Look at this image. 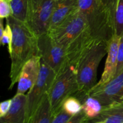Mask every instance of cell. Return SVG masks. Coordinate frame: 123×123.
<instances>
[{
    "instance_id": "obj_13",
    "label": "cell",
    "mask_w": 123,
    "mask_h": 123,
    "mask_svg": "<svg viewBox=\"0 0 123 123\" xmlns=\"http://www.w3.org/2000/svg\"><path fill=\"white\" fill-rule=\"evenodd\" d=\"M12 100L10 110L0 118V123H25L26 94H16Z\"/></svg>"
},
{
    "instance_id": "obj_3",
    "label": "cell",
    "mask_w": 123,
    "mask_h": 123,
    "mask_svg": "<svg viewBox=\"0 0 123 123\" xmlns=\"http://www.w3.org/2000/svg\"><path fill=\"white\" fill-rule=\"evenodd\" d=\"M107 53L108 43L102 41L96 44L78 63L76 75L79 91L74 96L80 100L82 103L97 83L98 67Z\"/></svg>"
},
{
    "instance_id": "obj_21",
    "label": "cell",
    "mask_w": 123,
    "mask_h": 123,
    "mask_svg": "<svg viewBox=\"0 0 123 123\" xmlns=\"http://www.w3.org/2000/svg\"><path fill=\"white\" fill-rule=\"evenodd\" d=\"M123 71V34L120 37V43H119L118 50L117 66L115 76L118 75Z\"/></svg>"
},
{
    "instance_id": "obj_17",
    "label": "cell",
    "mask_w": 123,
    "mask_h": 123,
    "mask_svg": "<svg viewBox=\"0 0 123 123\" xmlns=\"http://www.w3.org/2000/svg\"><path fill=\"white\" fill-rule=\"evenodd\" d=\"M12 16L18 20L25 22L28 7V0H12L10 2Z\"/></svg>"
},
{
    "instance_id": "obj_8",
    "label": "cell",
    "mask_w": 123,
    "mask_h": 123,
    "mask_svg": "<svg viewBox=\"0 0 123 123\" xmlns=\"http://www.w3.org/2000/svg\"><path fill=\"white\" fill-rule=\"evenodd\" d=\"M54 0H28L25 24L37 36L48 33Z\"/></svg>"
},
{
    "instance_id": "obj_7",
    "label": "cell",
    "mask_w": 123,
    "mask_h": 123,
    "mask_svg": "<svg viewBox=\"0 0 123 123\" xmlns=\"http://www.w3.org/2000/svg\"><path fill=\"white\" fill-rule=\"evenodd\" d=\"M38 48L41 60L50 67L56 76L69 66L66 50L55 43L48 33L38 37Z\"/></svg>"
},
{
    "instance_id": "obj_26",
    "label": "cell",
    "mask_w": 123,
    "mask_h": 123,
    "mask_svg": "<svg viewBox=\"0 0 123 123\" xmlns=\"http://www.w3.org/2000/svg\"><path fill=\"white\" fill-rule=\"evenodd\" d=\"M91 123H104V122L103 121H97V122H94Z\"/></svg>"
},
{
    "instance_id": "obj_4",
    "label": "cell",
    "mask_w": 123,
    "mask_h": 123,
    "mask_svg": "<svg viewBox=\"0 0 123 123\" xmlns=\"http://www.w3.org/2000/svg\"><path fill=\"white\" fill-rule=\"evenodd\" d=\"M79 91L76 69L70 66L56 78L49 92L52 116L62 109L65 100Z\"/></svg>"
},
{
    "instance_id": "obj_9",
    "label": "cell",
    "mask_w": 123,
    "mask_h": 123,
    "mask_svg": "<svg viewBox=\"0 0 123 123\" xmlns=\"http://www.w3.org/2000/svg\"><path fill=\"white\" fill-rule=\"evenodd\" d=\"M88 96L100 101L103 106L123 103V71L102 86H94Z\"/></svg>"
},
{
    "instance_id": "obj_2",
    "label": "cell",
    "mask_w": 123,
    "mask_h": 123,
    "mask_svg": "<svg viewBox=\"0 0 123 123\" xmlns=\"http://www.w3.org/2000/svg\"><path fill=\"white\" fill-rule=\"evenodd\" d=\"M118 0H79V10L85 16L92 34L108 43L115 35Z\"/></svg>"
},
{
    "instance_id": "obj_12",
    "label": "cell",
    "mask_w": 123,
    "mask_h": 123,
    "mask_svg": "<svg viewBox=\"0 0 123 123\" xmlns=\"http://www.w3.org/2000/svg\"><path fill=\"white\" fill-rule=\"evenodd\" d=\"M78 10L79 0H54L49 30L60 25Z\"/></svg>"
},
{
    "instance_id": "obj_20",
    "label": "cell",
    "mask_w": 123,
    "mask_h": 123,
    "mask_svg": "<svg viewBox=\"0 0 123 123\" xmlns=\"http://www.w3.org/2000/svg\"><path fill=\"white\" fill-rule=\"evenodd\" d=\"M12 42H13V32L11 26L8 22H6V26L2 36H0V43L1 45H7V49L9 54L12 52Z\"/></svg>"
},
{
    "instance_id": "obj_22",
    "label": "cell",
    "mask_w": 123,
    "mask_h": 123,
    "mask_svg": "<svg viewBox=\"0 0 123 123\" xmlns=\"http://www.w3.org/2000/svg\"><path fill=\"white\" fill-rule=\"evenodd\" d=\"M12 15L10 2L6 0H0V18L7 19Z\"/></svg>"
},
{
    "instance_id": "obj_18",
    "label": "cell",
    "mask_w": 123,
    "mask_h": 123,
    "mask_svg": "<svg viewBox=\"0 0 123 123\" xmlns=\"http://www.w3.org/2000/svg\"><path fill=\"white\" fill-rule=\"evenodd\" d=\"M62 108L67 114L73 116L82 111V103L76 97L72 96L65 100Z\"/></svg>"
},
{
    "instance_id": "obj_23",
    "label": "cell",
    "mask_w": 123,
    "mask_h": 123,
    "mask_svg": "<svg viewBox=\"0 0 123 123\" xmlns=\"http://www.w3.org/2000/svg\"><path fill=\"white\" fill-rule=\"evenodd\" d=\"M72 117V115L67 114L62 108L61 110L53 115L50 123H65L68 121Z\"/></svg>"
},
{
    "instance_id": "obj_19",
    "label": "cell",
    "mask_w": 123,
    "mask_h": 123,
    "mask_svg": "<svg viewBox=\"0 0 123 123\" xmlns=\"http://www.w3.org/2000/svg\"><path fill=\"white\" fill-rule=\"evenodd\" d=\"M115 34L120 37L123 34V0H118L115 15Z\"/></svg>"
},
{
    "instance_id": "obj_10",
    "label": "cell",
    "mask_w": 123,
    "mask_h": 123,
    "mask_svg": "<svg viewBox=\"0 0 123 123\" xmlns=\"http://www.w3.org/2000/svg\"><path fill=\"white\" fill-rule=\"evenodd\" d=\"M41 68V57L36 55L23 66L18 82L16 94H25L34 86L38 79Z\"/></svg>"
},
{
    "instance_id": "obj_11",
    "label": "cell",
    "mask_w": 123,
    "mask_h": 123,
    "mask_svg": "<svg viewBox=\"0 0 123 123\" xmlns=\"http://www.w3.org/2000/svg\"><path fill=\"white\" fill-rule=\"evenodd\" d=\"M120 37L114 35L108 42V56L101 79L94 86H102L115 78Z\"/></svg>"
},
{
    "instance_id": "obj_1",
    "label": "cell",
    "mask_w": 123,
    "mask_h": 123,
    "mask_svg": "<svg viewBox=\"0 0 123 123\" xmlns=\"http://www.w3.org/2000/svg\"><path fill=\"white\" fill-rule=\"evenodd\" d=\"M13 32L12 52L10 54L11 68L10 84L8 89H13L17 84L23 66L34 56L39 55L38 37L25 22L20 21L13 16L6 19Z\"/></svg>"
},
{
    "instance_id": "obj_14",
    "label": "cell",
    "mask_w": 123,
    "mask_h": 123,
    "mask_svg": "<svg viewBox=\"0 0 123 123\" xmlns=\"http://www.w3.org/2000/svg\"><path fill=\"white\" fill-rule=\"evenodd\" d=\"M103 121L104 123H123V103L103 106L102 111L95 119L86 123Z\"/></svg>"
},
{
    "instance_id": "obj_25",
    "label": "cell",
    "mask_w": 123,
    "mask_h": 123,
    "mask_svg": "<svg viewBox=\"0 0 123 123\" xmlns=\"http://www.w3.org/2000/svg\"><path fill=\"white\" fill-rule=\"evenodd\" d=\"M12 99H8L1 102L0 104V118L6 115L10 110L12 105Z\"/></svg>"
},
{
    "instance_id": "obj_6",
    "label": "cell",
    "mask_w": 123,
    "mask_h": 123,
    "mask_svg": "<svg viewBox=\"0 0 123 123\" xmlns=\"http://www.w3.org/2000/svg\"><path fill=\"white\" fill-rule=\"evenodd\" d=\"M89 28L85 16L78 10L48 34L54 42L67 49Z\"/></svg>"
},
{
    "instance_id": "obj_5",
    "label": "cell",
    "mask_w": 123,
    "mask_h": 123,
    "mask_svg": "<svg viewBox=\"0 0 123 123\" xmlns=\"http://www.w3.org/2000/svg\"><path fill=\"white\" fill-rule=\"evenodd\" d=\"M56 78V73L41 60L38 79L26 94L25 123H31L35 113L45 95L49 93Z\"/></svg>"
},
{
    "instance_id": "obj_24",
    "label": "cell",
    "mask_w": 123,
    "mask_h": 123,
    "mask_svg": "<svg viewBox=\"0 0 123 123\" xmlns=\"http://www.w3.org/2000/svg\"><path fill=\"white\" fill-rule=\"evenodd\" d=\"M87 121V117L86 116L84 111H82L79 114L72 116L68 121L65 123H85Z\"/></svg>"
},
{
    "instance_id": "obj_16",
    "label": "cell",
    "mask_w": 123,
    "mask_h": 123,
    "mask_svg": "<svg viewBox=\"0 0 123 123\" xmlns=\"http://www.w3.org/2000/svg\"><path fill=\"white\" fill-rule=\"evenodd\" d=\"M102 109L103 105L98 99L88 96L82 103V111L88 118V121L86 123L96 118L101 112Z\"/></svg>"
},
{
    "instance_id": "obj_27",
    "label": "cell",
    "mask_w": 123,
    "mask_h": 123,
    "mask_svg": "<svg viewBox=\"0 0 123 123\" xmlns=\"http://www.w3.org/2000/svg\"><path fill=\"white\" fill-rule=\"evenodd\" d=\"M6 1H8V2H11V1H12V0H6Z\"/></svg>"
},
{
    "instance_id": "obj_15",
    "label": "cell",
    "mask_w": 123,
    "mask_h": 123,
    "mask_svg": "<svg viewBox=\"0 0 123 123\" xmlns=\"http://www.w3.org/2000/svg\"><path fill=\"white\" fill-rule=\"evenodd\" d=\"M52 114L49 100V93L46 94L35 113L31 123H50Z\"/></svg>"
}]
</instances>
